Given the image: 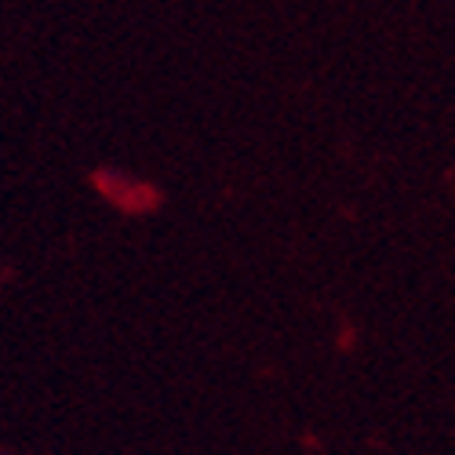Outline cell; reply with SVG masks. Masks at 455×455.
I'll list each match as a JSON object with an SVG mask.
<instances>
[]
</instances>
